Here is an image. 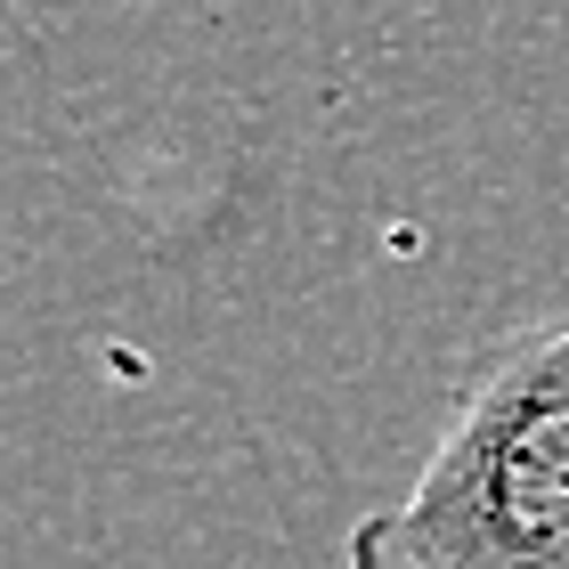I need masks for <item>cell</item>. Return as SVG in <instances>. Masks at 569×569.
I'll return each instance as SVG.
<instances>
[{
  "mask_svg": "<svg viewBox=\"0 0 569 569\" xmlns=\"http://www.w3.org/2000/svg\"><path fill=\"white\" fill-rule=\"evenodd\" d=\"M350 569H569V309L463 375L416 480L350 529Z\"/></svg>",
  "mask_w": 569,
  "mask_h": 569,
  "instance_id": "6da1fadb",
  "label": "cell"
}]
</instances>
